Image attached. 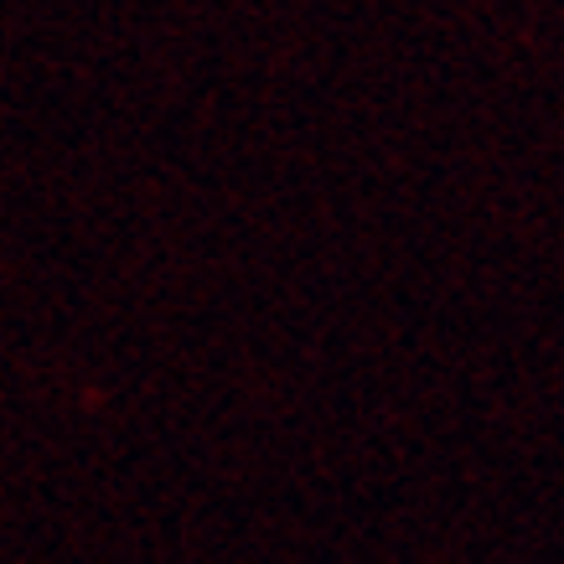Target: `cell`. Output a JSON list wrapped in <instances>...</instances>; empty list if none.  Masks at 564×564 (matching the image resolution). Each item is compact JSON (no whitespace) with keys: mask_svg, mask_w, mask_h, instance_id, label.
Here are the masks:
<instances>
[]
</instances>
